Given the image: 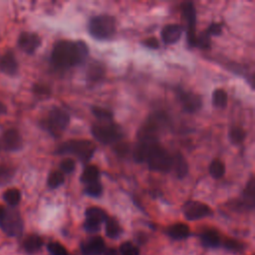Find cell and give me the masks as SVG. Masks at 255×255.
I'll return each mask as SVG.
<instances>
[{"label":"cell","instance_id":"6da1fadb","mask_svg":"<svg viewBox=\"0 0 255 255\" xmlns=\"http://www.w3.org/2000/svg\"><path fill=\"white\" fill-rule=\"evenodd\" d=\"M89 54L88 46L83 41L60 40L55 43L51 61L59 69H67L83 64Z\"/></svg>","mask_w":255,"mask_h":255},{"label":"cell","instance_id":"7a4b0ae2","mask_svg":"<svg viewBox=\"0 0 255 255\" xmlns=\"http://www.w3.org/2000/svg\"><path fill=\"white\" fill-rule=\"evenodd\" d=\"M96 151V145L89 139H69L56 149L57 154H73L83 162H88Z\"/></svg>","mask_w":255,"mask_h":255},{"label":"cell","instance_id":"3957f363","mask_svg":"<svg viewBox=\"0 0 255 255\" xmlns=\"http://www.w3.org/2000/svg\"><path fill=\"white\" fill-rule=\"evenodd\" d=\"M88 31L97 40H109L116 33V20L113 16L107 14L95 16L89 21Z\"/></svg>","mask_w":255,"mask_h":255},{"label":"cell","instance_id":"277c9868","mask_svg":"<svg viewBox=\"0 0 255 255\" xmlns=\"http://www.w3.org/2000/svg\"><path fill=\"white\" fill-rule=\"evenodd\" d=\"M91 131L95 139L103 144L119 142L125 136L122 128L115 124L113 121L99 122L94 124L92 126Z\"/></svg>","mask_w":255,"mask_h":255},{"label":"cell","instance_id":"5b68a950","mask_svg":"<svg viewBox=\"0 0 255 255\" xmlns=\"http://www.w3.org/2000/svg\"><path fill=\"white\" fill-rule=\"evenodd\" d=\"M149 169L160 172H167L172 167V156L158 142L152 144L145 159Z\"/></svg>","mask_w":255,"mask_h":255},{"label":"cell","instance_id":"8992f818","mask_svg":"<svg viewBox=\"0 0 255 255\" xmlns=\"http://www.w3.org/2000/svg\"><path fill=\"white\" fill-rule=\"evenodd\" d=\"M0 227L8 236L20 235L23 231V220L20 212L14 207H4L0 216Z\"/></svg>","mask_w":255,"mask_h":255},{"label":"cell","instance_id":"52a82bcc","mask_svg":"<svg viewBox=\"0 0 255 255\" xmlns=\"http://www.w3.org/2000/svg\"><path fill=\"white\" fill-rule=\"evenodd\" d=\"M165 117H163L161 114L150 116V118L145 121L137 132L138 140L153 142L158 141L159 132L165 126Z\"/></svg>","mask_w":255,"mask_h":255},{"label":"cell","instance_id":"ba28073f","mask_svg":"<svg viewBox=\"0 0 255 255\" xmlns=\"http://www.w3.org/2000/svg\"><path fill=\"white\" fill-rule=\"evenodd\" d=\"M70 124V116L61 108L54 107L44 122V127L53 135H59Z\"/></svg>","mask_w":255,"mask_h":255},{"label":"cell","instance_id":"9c48e42d","mask_svg":"<svg viewBox=\"0 0 255 255\" xmlns=\"http://www.w3.org/2000/svg\"><path fill=\"white\" fill-rule=\"evenodd\" d=\"M85 214L86 220L84 222V228L89 233L99 232L101 229V225L108 218L107 212L98 206H92L87 208Z\"/></svg>","mask_w":255,"mask_h":255},{"label":"cell","instance_id":"30bf717a","mask_svg":"<svg viewBox=\"0 0 255 255\" xmlns=\"http://www.w3.org/2000/svg\"><path fill=\"white\" fill-rule=\"evenodd\" d=\"M183 215L187 220H198L204 217L210 216L212 214L211 208L199 201H188L184 204L183 208Z\"/></svg>","mask_w":255,"mask_h":255},{"label":"cell","instance_id":"8fae6325","mask_svg":"<svg viewBox=\"0 0 255 255\" xmlns=\"http://www.w3.org/2000/svg\"><path fill=\"white\" fill-rule=\"evenodd\" d=\"M182 16L186 21L187 27V41L190 46H195L196 33H195V23H196V14L195 8L192 2H185L181 6Z\"/></svg>","mask_w":255,"mask_h":255},{"label":"cell","instance_id":"7c38bea8","mask_svg":"<svg viewBox=\"0 0 255 255\" xmlns=\"http://www.w3.org/2000/svg\"><path fill=\"white\" fill-rule=\"evenodd\" d=\"M105 250V241L101 236H92L81 244V253L83 255H103Z\"/></svg>","mask_w":255,"mask_h":255},{"label":"cell","instance_id":"4fadbf2b","mask_svg":"<svg viewBox=\"0 0 255 255\" xmlns=\"http://www.w3.org/2000/svg\"><path fill=\"white\" fill-rule=\"evenodd\" d=\"M18 45L22 51L27 54H34L41 45V38L31 32H23L19 36Z\"/></svg>","mask_w":255,"mask_h":255},{"label":"cell","instance_id":"5bb4252c","mask_svg":"<svg viewBox=\"0 0 255 255\" xmlns=\"http://www.w3.org/2000/svg\"><path fill=\"white\" fill-rule=\"evenodd\" d=\"M2 143L6 150L15 151L22 147V136L15 128H9L4 131L2 136Z\"/></svg>","mask_w":255,"mask_h":255},{"label":"cell","instance_id":"9a60e30c","mask_svg":"<svg viewBox=\"0 0 255 255\" xmlns=\"http://www.w3.org/2000/svg\"><path fill=\"white\" fill-rule=\"evenodd\" d=\"M179 99L183 107V110L188 113H195L202 106L200 96L192 92H181L179 95Z\"/></svg>","mask_w":255,"mask_h":255},{"label":"cell","instance_id":"2e32d148","mask_svg":"<svg viewBox=\"0 0 255 255\" xmlns=\"http://www.w3.org/2000/svg\"><path fill=\"white\" fill-rule=\"evenodd\" d=\"M183 33V27L178 24H168L165 25L161 30V40L164 44L171 45L180 39Z\"/></svg>","mask_w":255,"mask_h":255},{"label":"cell","instance_id":"e0dca14e","mask_svg":"<svg viewBox=\"0 0 255 255\" xmlns=\"http://www.w3.org/2000/svg\"><path fill=\"white\" fill-rule=\"evenodd\" d=\"M0 70L7 75L13 76L18 71V63L13 52H6L0 57Z\"/></svg>","mask_w":255,"mask_h":255},{"label":"cell","instance_id":"ac0fdd59","mask_svg":"<svg viewBox=\"0 0 255 255\" xmlns=\"http://www.w3.org/2000/svg\"><path fill=\"white\" fill-rule=\"evenodd\" d=\"M200 242L206 248H217L221 245V238L219 233L211 228L203 230L200 235Z\"/></svg>","mask_w":255,"mask_h":255},{"label":"cell","instance_id":"d6986e66","mask_svg":"<svg viewBox=\"0 0 255 255\" xmlns=\"http://www.w3.org/2000/svg\"><path fill=\"white\" fill-rule=\"evenodd\" d=\"M166 234L172 239L182 240L190 235V229L184 223H175L166 229Z\"/></svg>","mask_w":255,"mask_h":255},{"label":"cell","instance_id":"ffe728a7","mask_svg":"<svg viewBox=\"0 0 255 255\" xmlns=\"http://www.w3.org/2000/svg\"><path fill=\"white\" fill-rule=\"evenodd\" d=\"M178 178H183L188 172V164L184 156L180 152H176L172 156V167Z\"/></svg>","mask_w":255,"mask_h":255},{"label":"cell","instance_id":"44dd1931","mask_svg":"<svg viewBox=\"0 0 255 255\" xmlns=\"http://www.w3.org/2000/svg\"><path fill=\"white\" fill-rule=\"evenodd\" d=\"M243 205L247 209H253L254 202H255V181L254 177L251 176L249 181L247 182L243 193Z\"/></svg>","mask_w":255,"mask_h":255},{"label":"cell","instance_id":"7402d4cb","mask_svg":"<svg viewBox=\"0 0 255 255\" xmlns=\"http://www.w3.org/2000/svg\"><path fill=\"white\" fill-rule=\"evenodd\" d=\"M43 245V240L40 236L36 234L29 235L23 242V248L28 254L37 253Z\"/></svg>","mask_w":255,"mask_h":255},{"label":"cell","instance_id":"603a6c76","mask_svg":"<svg viewBox=\"0 0 255 255\" xmlns=\"http://www.w3.org/2000/svg\"><path fill=\"white\" fill-rule=\"evenodd\" d=\"M105 231L109 238L117 239L122 234V227L115 218H107L105 221Z\"/></svg>","mask_w":255,"mask_h":255},{"label":"cell","instance_id":"cb8c5ba5","mask_svg":"<svg viewBox=\"0 0 255 255\" xmlns=\"http://www.w3.org/2000/svg\"><path fill=\"white\" fill-rule=\"evenodd\" d=\"M100 177V170L96 165H87L82 173V176L80 178V180L85 183V184H89L95 181H98Z\"/></svg>","mask_w":255,"mask_h":255},{"label":"cell","instance_id":"d4e9b609","mask_svg":"<svg viewBox=\"0 0 255 255\" xmlns=\"http://www.w3.org/2000/svg\"><path fill=\"white\" fill-rule=\"evenodd\" d=\"M212 105L218 109H223L227 106L228 97L223 89H216L212 93Z\"/></svg>","mask_w":255,"mask_h":255},{"label":"cell","instance_id":"484cf974","mask_svg":"<svg viewBox=\"0 0 255 255\" xmlns=\"http://www.w3.org/2000/svg\"><path fill=\"white\" fill-rule=\"evenodd\" d=\"M228 137L231 143L240 144L246 137L245 130L240 127H233L229 129Z\"/></svg>","mask_w":255,"mask_h":255},{"label":"cell","instance_id":"4316f807","mask_svg":"<svg viewBox=\"0 0 255 255\" xmlns=\"http://www.w3.org/2000/svg\"><path fill=\"white\" fill-rule=\"evenodd\" d=\"M65 182V175L64 173H62L59 170H55L52 171L47 179V184L50 188L55 189L58 188L59 186H61L63 183Z\"/></svg>","mask_w":255,"mask_h":255},{"label":"cell","instance_id":"83f0119b","mask_svg":"<svg viewBox=\"0 0 255 255\" xmlns=\"http://www.w3.org/2000/svg\"><path fill=\"white\" fill-rule=\"evenodd\" d=\"M3 198L11 207H14L20 202L21 193L17 188H10L5 191V193L3 194Z\"/></svg>","mask_w":255,"mask_h":255},{"label":"cell","instance_id":"f1b7e54d","mask_svg":"<svg viewBox=\"0 0 255 255\" xmlns=\"http://www.w3.org/2000/svg\"><path fill=\"white\" fill-rule=\"evenodd\" d=\"M209 173L213 178H221L225 173V165L219 159H214L209 165Z\"/></svg>","mask_w":255,"mask_h":255},{"label":"cell","instance_id":"f546056e","mask_svg":"<svg viewBox=\"0 0 255 255\" xmlns=\"http://www.w3.org/2000/svg\"><path fill=\"white\" fill-rule=\"evenodd\" d=\"M92 114L99 120V122L113 121V113L102 107L95 106L92 108Z\"/></svg>","mask_w":255,"mask_h":255},{"label":"cell","instance_id":"4dcf8cb0","mask_svg":"<svg viewBox=\"0 0 255 255\" xmlns=\"http://www.w3.org/2000/svg\"><path fill=\"white\" fill-rule=\"evenodd\" d=\"M14 174V169L11 165H8L6 163L0 164V185L8 183Z\"/></svg>","mask_w":255,"mask_h":255},{"label":"cell","instance_id":"1f68e13d","mask_svg":"<svg viewBox=\"0 0 255 255\" xmlns=\"http://www.w3.org/2000/svg\"><path fill=\"white\" fill-rule=\"evenodd\" d=\"M85 193L92 197H99L103 193V186L99 181H95L89 184H86Z\"/></svg>","mask_w":255,"mask_h":255},{"label":"cell","instance_id":"d6a6232c","mask_svg":"<svg viewBox=\"0 0 255 255\" xmlns=\"http://www.w3.org/2000/svg\"><path fill=\"white\" fill-rule=\"evenodd\" d=\"M221 243H223L222 245L227 251H230L233 253L242 252L244 249V245L241 242L234 239H226L224 242H221Z\"/></svg>","mask_w":255,"mask_h":255},{"label":"cell","instance_id":"836d02e7","mask_svg":"<svg viewBox=\"0 0 255 255\" xmlns=\"http://www.w3.org/2000/svg\"><path fill=\"white\" fill-rule=\"evenodd\" d=\"M120 255H139V251L133 243L126 241L120 246Z\"/></svg>","mask_w":255,"mask_h":255},{"label":"cell","instance_id":"e575fe53","mask_svg":"<svg viewBox=\"0 0 255 255\" xmlns=\"http://www.w3.org/2000/svg\"><path fill=\"white\" fill-rule=\"evenodd\" d=\"M60 171L62 173H66V174H69V173H72L74 170H75V167H76V162L73 158H65L63 159L61 162H60Z\"/></svg>","mask_w":255,"mask_h":255},{"label":"cell","instance_id":"d590c367","mask_svg":"<svg viewBox=\"0 0 255 255\" xmlns=\"http://www.w3.org/2000/svg\"><path fill=\"white\" fill-rule=\"evenodd\" d=\"M47 249L51 255H69L67 249L59 242L49 243Z\"/></svg>","mask_w":255,"mask_h":255},{"label":"cell","instance_id":"8d00e7d4","mask_svg":"<svg viewBox=\"0 0 255 255\" xmlns=\"http://www.w3.org/2000/svg\"><path fill=\"white\" fill-rule=\"evenodd\" d=\"M222 32V25L220 23H212L209 25V27L205 30V33L208 36H218Z\"/></svg>","mask_w":255,"mask_h":255},{"label":"cell","instance_id":"74e56055","mask_svg":"<svg viewBox=\"0 0 255 255\" xmlns=\"http://www.w3.org/2000/svg\"><path fill=\"white\" fill-rule=\"evenodd\" d=\"M142 44L150 49H157L159 47V42L155 37H149L147 39H145Z\"/></svg>","mask_w":255,"mask_h":255},{"label":"cell","instance_id":"f35d334b","mask_svg":"<svg viewBox=\"0 0 255 255\" xmlns=\"http://www.w3.org/2000/svg\"><path fill=\"white\" fill-rule=\"evenodd\" d=\"M35 91H36L37 93H39V94H47V93H48L47 88L42 87V86H40V87H36V88H35Z\"/></svg>","mask_w":255,"mask_h":255},{"label":"cell","instance_id":"ab89813d","mask_svg":"<svg viewBox=\"0 0 255 255\" xmlns=\"http://www.w3.org/2000/svg\"><path fill=\"white\" fill-rule=\"evenodd\" d=\"M104 255H119V254H118V251H117L116 249L110 248V249H108L107 251H105Z\"/></svg>","mask_w":255,"mask_h":255},{"label":"cell","instance_id":"60d3db41","mask_svg":"<svg viewBox=\"0 0 255 255\" xmlns=\"http://www.w3.org/2000/svg\"><path fill=\"white\" fill-rule=\"evenodd\" d=\"M6 114V107L0 102V115Z\"/></svg>","mask_w":255,"mask_h":255},{"label":"cell","instance_id":"b9f144b4","mask_svg":"<svg viewBox=\"0 0 255 255\" xmlns=\"http://www.w3.org/2000/svg\"><path fill=\"white\" fill-rule=\"evenodd\" d=\"M3 210H4V207H2V206H0V216H1V214H2V212H3Z\"/></svg>","mask_w":255,"mask_h":255},{"label":"cell","instance_id":"7bdbcfd3","mask_svg":"<svg viewBox=\"0 0 255 255\" xmlns=\"http://www.w3.org/2000/svg\"><path fill=\"white\" fill-rule=\"evenodd\" d=\"M0 147H1V146H0Z\"/></svg>","mask_w":255,"mask_h":255}]
</instances>
